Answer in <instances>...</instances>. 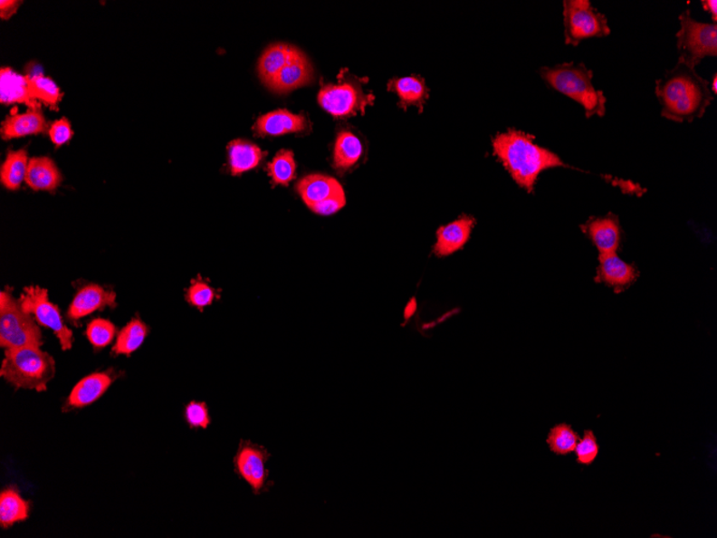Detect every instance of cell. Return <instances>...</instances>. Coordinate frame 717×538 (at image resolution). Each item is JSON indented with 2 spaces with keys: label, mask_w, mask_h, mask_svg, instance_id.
I'll use <instances>...</instances> for the list:
<instances>
[{
  "label": "cell",
  "mask_w": 717,
  "mask_h": 538,
  "mask_svg": "<svg viewBox=\"0 0 717 538\" xmlns=\"http://www.w3.org/2000/svg\"><path fill=\"white\" fill-rule=\"evenodd\" d=\"M681 28L676 33V46L680 53L679 61L695 68L705 57L717 55V25L715 23H703L693 20L690 10H685L680 17Z\"/></svg>",
  "instance_id": "cell-6"
},
{
  "label": "cell",
  "mask_w": 717,
  "mask_h": 538,
  "mask_svg": "<svg viewBox=\"0 0 717 538\" xmlns=\"http://www.w3.org/2000/svg\"><path fill=\"white\" fill-rule=\"evenodd\" d=\"M227 149L230 172L234 177L258 167L267 156L256 144L245 140L231 141Z\"/></svg>",
  "instance_id": "cell-24"
},
{
  "label": "cell",
  "mask_w": 717,
  "mask_h": 538,
  "mask_svg": "<svg viewBox=\"0 0 717 538\" xmlns=\"http://www.w3.org/2000/svg\"><path fill=\"white\" fill-rule=\"evenodd\" d=\"M540 73L551 89L579 103L588 119L605 117L607 98L603 91L595 88L593 72L583 62L543 67Z\"/></svg>",
  "instance_id": "cell-3"
},
{
  "label": "cell",
  "mask_w": 717,
  "mask_h": 538,
  "mask_svg": "<svg viewBox=\"0 0 717 538\" xmlns=\"http://www.w3.org/2000/svg\"><path fill=\"white\" fill-rule=\"evenodd\" d=\"M655 94L662 106V117L675 123L702 119L713 101L709 81L681 61L656 81Z\"/></svg>",
  "instance_id": "cell-1"
},
{
  "label": "cell",
  "mask_w": 717,
  "mask_h": 538,
  "mask_svg": "<svg viewBox=\"0 0 717 538\" xmlns=\"http://www.w3.org/2000/svg\"><path fill=\"white\" fill-rule=\"evenodd\" d=\"M218 298L219 293L215 289L201 279L194 280L185 293L187 303L200 312L210 306Z\"/></svg>",
  "instance_id": "cell-33"
},
{
  "label": "cell",
  "mask_w": 717,
  "mask_h": 538,
  "mask_svg": "<svg viewBox=\"0 0 717 538\" xmlns=\"http://www.w3.org/2000/svg\"><path fill=\"white\" fill-rule=\"evenodd\" d=\"M308 120L301 114H293L282 109L260 117L253 130L260 136H282L308 130Z\"/></svg>",
  "instance_id": "cell-17"
},
{
  "label": "cell",
  "mask_w": 717,
  "mask_h": 538,
  "mask_svg": "<svg viewBox=\"0 0 717 538\" xmlns=\"http://www.w3.org/2000/svg\"><path fill=\"white\" fill-rule=\"evenodd\" d=\"M703 8L712 16V21L716 24L717 21V2L716 0H703L702 2Z\"/></svg>",
  "instance_id": "cell-39"
},
{
  "label": "cell",
  "mask_w": 717,
  "mask_h": 538,
  "mask_svg": "<svg viewBox=\"0 0 717 538\" xmlns=\"http://www.w3.org/2000/svg\"><path fill=\"white\" fill-rule=\"evenodd\" d=\"M580 441L579 433L570 425L562 422L555 425L549 431L546 443L551 453L555 456H565L575 453L578 443Z\"/></svg>",
  "instance_id": "cell-29"
},
{
  "label": "cell",
  "mask_w": 717,
  "mask_h": 538,
  "mask_svg": "<svg viewBox=\"0 0 717 538\" xmlns=\"http://www.w3.org/2000/svg\"><path fill=\"white\" fill-rule=\"evenodd\" d=\"M46 130L48 123L40 110L30 109L25 113H17V109H14L2 125V137L4 140H11L43 134Z\"/></svg>",
  "instance_id": "cell-20"
},
{
  "label": "cell",
  "mask_w": 717,
  "mask_h": 538,
  "mask_svg": "<svg viewBox=\"0 0 717 538\" xmlns=\"http://www.w3.org/2000/svg\"><path fill=\"white\" fill-rule=\"evenodd\" d=\"M28 85L33 101L50 108H55L62 101V92L53 80L43 73L27 75Z\"/></svg>",
  "instance_id": "cell-30"
},
{
  "label": "cell",
  "mask_w": 717,
  "mask_h": 538,
  "mask_svg": "<svg viewBox=\"0 0 717 538\" xmlns=\"http://www.w3.org/2000/svg\"><path fill=\"white\" fill-rule=\"evenodd\" d=\"M297 192L309 209L331 197L345 194L337 178L325 175H310L301 178Z\"/></svg>",
  "instance_id": "cell-19"
},
{
  "label": "cell",
  "mask_w": 717,
  "mask_h": 538,
  "mask_svg": "<svg viewBox=\"0 0 717 538\" xmlns=\"http://www.w3.org/2000/svg\"><path fill=\"white\" fill-rule=\"evenodd\" d=\"M62 179L59 168L53 160L48 158L30 159L25 182L34 192H54Z\"/></svg>",
  "instance_id": "cell-21"
},
{
  "label": "cell",
  "mask_w": 717,
  "mask_h": 538,
  "mask_svg": "<svg viewBox=\"0 0 717 538\" xmlns=\"http://www.w3.org/2000/svg\"><path fill=\"white\" fill-rule=\"evenodd\" d=\"M22 308L45 328L52 330L59 339L62 351H69L73 344V333L63 322L61 311L49 299L48 291L39 286L24 289L20 297Z\"/></svg>",
  "instance_id": "cell-9"
},
{
  "label": "cell",
  "mask_w": 717,
  "mask_h": 538,
  "mask_svg": "<svg viewBox=\"0 0 717 538\" xmlns=\"http://www.w3.org/2000/svg\"><path fill=\"white\" fill-rule=\"evenodd\" d=\"M476 221L473 216H462L456 221L442 226L436 233L434 253L437 257H448L464 248L471 239Z\"/></svg>",
  "instance_id": "cell-16"
},
{
  "label": "cell",
  "mask_w": 717,
  "mask_h": 538,
  "mask_svg": "<svg viewBox=\"0 0 717 538\" xmlns=\"http://www.w3.org/2000/svg\"><path fill=\"white\" fill-rule=\"evenodd\" d=\"M43 337L36 320L22 308L9 288L0 293V346L5 350L42 347Z\"/></svg>",
  "instance_id": "cell-5"
},
{
  "label": "cell",
  "mask_w": 717,
  "mask_h": 538,
  "mask_svg": "<svg viewBox=\"0 0 717 538\" xmlns=\"http://www.w3.org/2000/svg\"><path fill=\"white\" fill-rule=\"evenodd\" d=\"M31 503L23 499L19 491L8 488L0 495V526L9 529L15 524L25 522L30 516Z\"/></svg>",
  "instance_id": "cell-26"
},
{
  "label": "cell",
  "mask_w": 717,
  "mask_h": 538,
  "mask_svg": "<svg viewBox=\"0 0 717 538\" xmlns=\"http://www.w3.org/2000/svg\"><path fill=\"white\" fill-rule=\"evenodd\" d=\"M149 332L148 327L139 318H135L129 323L120 330L118 334L117 342H115L112 352L114 355L130 356L137 351L144 341H146Z\"/></svg>",
  "instance_id": "cell-28"
},
{
  "label": "cell",
  "mask_w": 717,
  "mask_h": 538,
  "mask_svg": "<svg viewBox=\"0 0 717 538\" xmlns=\"http://www.w3.org/2000/svg\"><path fill=\"white\" fill-rule=\"evenodd\" d=\"M493 155L520 187L534 192L540 173L553 168H568L559 156L535 143V137L509 130L492 140Z\"/></svg>",
  "instance_id": "cell-2"
},
{
  "label": "cell",
  "mask_w": 717,
  "mask_h": 538,
  "mask_svg": "<svg viewBox=\"0 0 717 538\" xmlns=\"http://www.w3.org/2000/svg\"><path fill=\"white\" fill-rule=\"evenodd\" d=\"M49 136L56 148H60L63 146V144L68 143L73 137L71 121L65 118L55 120L49 129Z\"/></svg>",
  "instance_id": "cell-36"
},
{
  "label": "cell",
  "mask_w": 717,
  "mask_h": 538,
  "mask_svg": "<svg viewBox=\"0 0 717 538\" xmlns=\"http://www.w3.org/2000/svg\"><path fill=\"white\" fill-rule=\"evenodd\" d=\"M710 89H711V91L713 92V94H716V91H717V75L716 74H714V77H713L712 88H710Z\"/></svg>",
  "instance_id": "cell-40"
},
{
  "label": "cell",
  "mask_w": 717,
  "mask_h": 538,
  "mask_svg": "<svg viewBox=\"0 0 717 538\" xmlns=\"http://www.w3.org/2000/svg\"><path fill=\"white\" fill-rule=\"evenodd\" d=\"M564 5L565 43L578 46L583 40L605 38L611 30L606 15L588 0H566Z\"/></svg>",
  "instance_id": "cell-7"
},
{
  "label": "cell",
  "mask_w": 717,
  "mask_h": 538,
  "mask_svg": "<svg viewBox=\"0 0 717 538\" xmlns=\"http://www.w3.org/2000/svg\"><path fill=\"white\" fill-rule=\"evenodd\" d=\"M28 164V155L25 149L9 150L2 169H0V181L4 187L16 190L25 181Z\"/></svg>",
  "instance_id": "cell-27"
},
{
  "label": "cell",
  "mask_w": 717,
  "mask_h": 538,
  "mask_svg": "<svg viewBox=\"0 0 717 538\" xmlns=\"http://www.w3.org/2000/svg\"><path fill=\"white\" fill-rule=\"evenodd\" d=\"M113 381L111 372H97L86 376L73 387L63 405V412L90 407L105 395Z\"/></svg>",
  "instance_id": "cell-14"
},
{
  "label": "cell",
  "mask_w": 717,
  "mask_h": 538,
  "mask_svg": "<svg viewBox=\"0 0 717 538\" xmlns=\"http://www.w3.org/2000/svg\"><path fill=\"white\" fill-rule=\"evenodd\" d=\"M345 206L346 196L343 194L331 197V198L320 202V204L311 207L310 210L318 214V216H333L335 213H338L339 210H342Z\"/></svg>",
  "instance_id": "cell-37"
},
{
  "label": "cell",
  "mask_w": 717,
  "mask_h": 538,
  "mask_svg": "<svg viewBox=\"0 0 717 538\" xmlns=\"http://www.w3.org/2000/svg\"><path fill=\"white\" fill-rule=\"evenodd\" d=\"M184 419L190 429H207L212 419L206 402H189L184 408Z\"/></svg>",
  "instance_id": "cell-35"
},
{
  "label": "cell",
  "mask_w": 717,
  "mask_h": 538,
  "mask_svg": "<svg viewBox=\"0 0 717 538\" xmlns=\"http://www.w3.org/2000/svg\"><path fill=\"white\" fill-rule=\"evenodd\" d=\"M297 165L292 150L282 149L268 165L269 176L274 185L287 187L296 177Z\"/></svg>",
  "instance_id": "cell-31"
},
{
  "label": "cell",
  "mask_w": 717,
  "mask_h": 538,
  "mask_svg": "<svg viewBox=\"0 0 717 538\" xmlns=\"http://www.w3.org/2000/svg\"><path fill=\"white\" fill-rule=\"evenodd\" d=\"M55 373L54 358L42 347L5 350L0 375L16 389L45 391Z\"/></svg>",
  "instance_id": "cell-4"
},
{
  "label": "cell",
  "mask_w": 717,
  "mask_h": 538,
  "mask_svg": "<svg viewBox=\"0 0 717 538\" xmlns=\"http://www.w3.org/2000/svg\"><path fill=\"white\" fill-rule=\"evenodd\" d=\"M598 262L595 281L612 288L616 293L626 292L638 279L635 265L624 262L617 253L599 255Z\"/></svg>",
  "instance_id": "cell-12"
},
{
  "label": "cell",
  "mask_w": 717,
  "mask_h": 538,
  "mask_svg": "<svg viewBox=\"0 0 717 538\" xmlns=\"http://www.w3.org/2000/svg\"><path fill=\"white\" fill-rule=\"evenodd\" d=\"M388 90L395 91L400 98L401 108L406 110L408 107L418 108L419 112L424 111V107L429 100L430 90L427 89L425 81L418 75L412 77L393 79L388 84Z\"/></svg>",
  "instance_id": "cell-22"
},
{
  "label": "cell",
  "mask_w": 717,
  "mask_h": 538,
  "mask_svg": "<svg viewBox=\"0 0 717 538\" xmlns=\"http://www.w3.org/2000/svg\"><path fill=\"white\" fill-rule=\"evenodd\" d=\"M363 144L351 131H340L335 140L332 163L340 175L355 168L362 159Z\"/></svg>",
  "instance_id": "cell-23"
},
{
  "label": "cell",
  "mask_w": 717,
  "mask_h": 538,
  "mask_svg": "<svg viewBox=\"0 0 717 538\" xmlns=\"http://www.w3.org/2000/svg\"><path fill=\"white\" fill-rule=\"evenodd\" d=\"M313 79V66L303 52L294 46L291 60L277 74L269 89L276 92H288L311 83Z\"/></svg>",
  "instance_id": "cell-15"
},
{
  "label": "cell",
  "mask_w": 717,
  "mask_h": 538,
  "mask_svg": "<svg viewBox=\"0 0 717 538\" xmlns=\"http://www.w3.org/2000/svg\"><path fill=\"white\" fill-rule=\"evenodd\" d=\"M581 230L598 248L599 255L617 253L621 245V224L618 217L613 214L589 218L581 226Z\"/></svg>",
  "instance_id": "cell-13"
},
{
  "label": "cell",
  "mask_w": 717,
  "mask_h": 538,
  "mask_svg": "<svg viewBox=\"0 0 717 538\" xmlns=\"http://www.w3.org/2000/svg\"><path fill=\"white\" fill-rule=\"evenodd\" d=\"M0 102L3 105L24 103L28 108L37 110L42 106L32 97L27 75L24 77L8 67L0 71Z\"/></svg>",
  "instance_id": "cell-18"
},
{
  "label": "cell",
  "mask_w": 717,
  "mask_h": 538,
  "mask_svg": "<svg viewBox=\"0 0 717 538\" xmlns=\"http://www.w3.org/2000/svg\"><path fill=\"white\" fill-rule=\"evenodd\" d=\"M117 330L112 322L103 320V318H96V320L89 323L85 333L90 343L95 349L101 350L112 343L115 335H117Z\"/></svg>",
  "instance_id": "cell-32"
},
{
  "label": "cell",
  "mask_w": 717,
  "mask_h": 538,
  "mask_svg": "<svg viewBox=\"0 0 717 538\" xmlns=\"http://www.w3.org/2000/svg\"><path fill=\"white\" fill-rule=\"evenodd\" d=\"M293 48V45L286 43H274L268 46L260 56L257 67L259 78L268 88L291 60Z\"/></svg>",
  "instance_id": "cell-25"
},
{
  "label": "cell",
  "mask_w": 717,
  "mask_h": 538,
  "mask_svg": "<svg viewBox=\"0 0 717 538\" xmlns=\"http://www.w3.org/2000/svg\"><path fill=\"white\" fill-rule=\"evenodd\" d=\"M374 98L371 94H366L360 81L352 77L340 79L337 84H322L318 92V103L334 118L364 114V110L372 105Z\"/></svg>",
  "instance_id": "cell-8"
},
{
  "label": "cell",
  "mask_w": 717,
  "mask_h": 538,
  "mask_svg": "<svg viewBox=\"0 0 717 538\" xmlns=\"http://www.w3.org/2000/svg\"><path fill=\"white\" fill-rule=\"evenodd\" d=\"M20 5L21 2H15V0H7V2L2 0V2H0V17H2L3 20L10 19V17L16 13Z\"/></svg>",
  "instance_id": "cell-38"
},
{
  "label": "cell",
  "mask_w": 717,
  "mask_h": 538,
  "mask_svg": "<svg viewBox=\"0 0 717 538\" xmlns=\"http://www.w3.org/2000/svg\"><path fill=\"white\" fill-rule=\"evenodd\" d=\"M115 306H117V293L111 289L89 284L81 287L74 294L67 311V318L71 322H78L97 311L115 308Z\"/></svg>",
  "instance_id": "cell-11"
},
{
  "label": "cell",
  "mask_w": 717,
  "mask_h": 538,
  "mask_svg": "<svg viewBox=\"0 0 717 538\" xmlns=\"http://www.w3.org/2000/svg\"><path fill=\"white\" fill-rule=\"evenodd\" d=\"M600 447L593 430H584L583 437L578 443L575 453L576 462L581 466H591L597 461Z\"/></svg>",
  "instance_id": "cell-34"
},
{
  "label": "cell",
  "mask_w": 717,
  "mask_h": 538,
  "mask_svg": "<svg viewBox=\"0 0 717 538\" xmlns=\"http://www.w3.org/2000/svg\"><path fill=\"white\" fill-rule=\"evenodd\" d=\"M271 458L269 450L262 445L242 439L234 456L236 476L251 485L253 494L259 495L269 493L274 482L269 480L270 472L265 466Z\"/></svg>",
  "instance_id": "cell-10"
}]
</instances>
